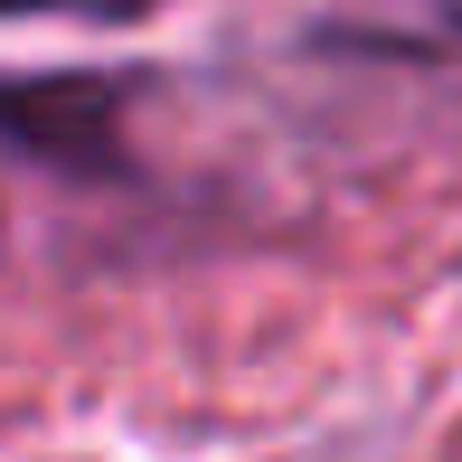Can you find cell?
I'll return each mask as SVG.
<instances>
[{
  "mask_svg": "<svg viewBox=\"0 0 462 462\" xmlns=\"http://www.w3.org/2000/svg\"><path fill=\"white\" fill-rule=\"evenodd\" d=\"M453 10H462V0H453Z\"/></svg>",
  "mask_w": 462,
  "mask_h": 462,
  "instance_id": "cell-1",
  "label": "cell"
}]
</instances>
